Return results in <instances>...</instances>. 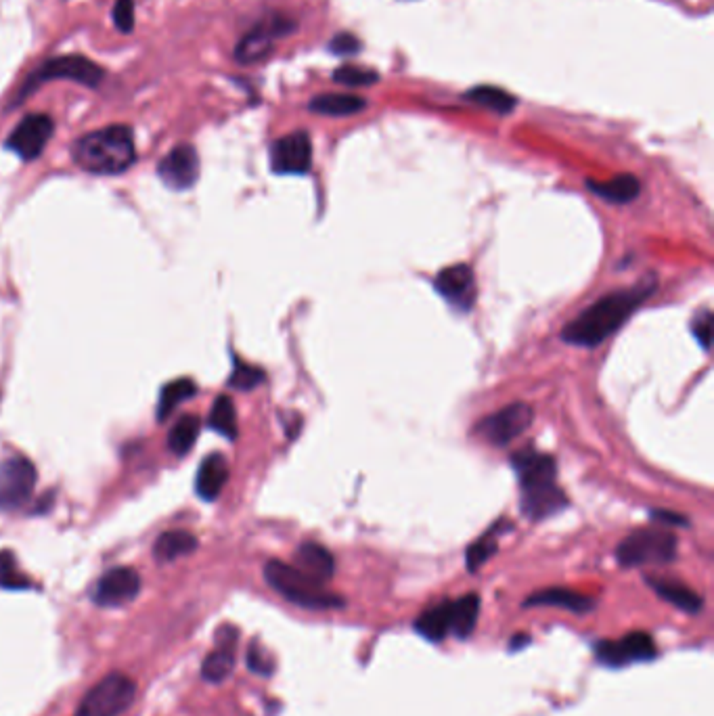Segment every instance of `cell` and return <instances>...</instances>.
Here are the masks:
<instances>
[{"label":"cell","mask_w":714,"mask_h":716,"mask_svg":"<svg viewBox=\"0 0 714 716\" xmlns=\"http://www.w3.org/2000/svg\"><path fill=\"white\" fill-rule=\"evenodd\" d=\"M248 666H250L252 673L264 675V677L273 675V670H275V668H273V666H275L273 658H271L269 654H266V650H260V647H258L256 643H252L250 652H248Z\"/></svg>","instance_id":"cell-36"},{"label":"cell","mask_w":714,"mask_h":716,"mask_svg":"<svg viewBox=\"0 0 714 716\" xmlns=\"http://www.w3.org/2000/svg\"><path fill=\"white\" fill-rule=\"evenodd\" d=\"M507 530H511V524L505 522V520H501V522L493 524V528H490L486 534H482L478 541H474V543L470 545V549H467V553H465L467 570H470V572H478V570L488 562V559L497 553V549H499V545H497L499 534H501V532H507Z\"/></svg>","instance_id":"cell-27"},{"label":"cell","mask_w":714,"mask_h":716,"mask_svg":"<svg viewBox=\"0 0 714 716\" xmlns=\"http://www.w3.org/2000/svg\"><path fill=\"white\" fill-rule=\"evenodd\" d=\"M679 541L666 528H639L616 547V559L622 568L664 566L677 559Z\"/></svg>","instance_id":"cell-5"},{"label":"cell","mask_w":714,"mask_h":716,"mask_svg":"<svg viewBox=\"0 0 714 716\" xmlns=\"http://www.w3.org/2000/svg\"><path fill=\"white\" fill-rule=\"evenodd\" d=\"M415 631L432 643H438L451 635V601H442L438 606L423 612L415 620Z\"/></svg>","instance_id":"cell-23"},{"label":"cell","mask_w":714,"mask_h":716,"mask_svg":"<svg viewBox=\"0 0 714 716\" xmlns=\"http://www.w3.org/2000/svg\"><path fill=\"white\" fill-rule=\"evenodd\" d=\"M0 587L5 589H30V580L19 572L15 555L11 551H0Z\"/></svg>","instance_id":"cell-32"},{"label":"cell","mask_w":714,"mask_h":716,"mask_svg":"<svg viewBox=\"0 0 714 716\" xmlns=\"http://www.w3.org/2000/svg\"><path fill=\"white\" fill-rule=\"evenodd\" d=\"M595 658L610 668H622L633 662H647L658 656L656 641L650 633H629L618 641L595 643Z\"/></svg>","instance_id":"cell-11"},{"label":"cell","mask_w":714,"mask_h":716,"mask_svg":"<svg viewBox=\"0 0 714 716\" xmlns=\"http://www.w3.org/2000/svg\"><path fill=\"white\" fill-rule=\"evenodd\" d=\"M562 608L568 610L572 614H580L585 616L589 612L595 610V599L583 593H576L572 589H564V587H551V589H543L532 593L530 597L524 599V608Z\"/></svg>","instance_id":"cell-17"},{"label":"cell","mask_w":714,"mask_h":716,"mask_svg":"<svg viewBox=\"0 0 714 716\" xmlns=\"http://www.w3.org/2000/svg\"><path fill=\"white\" fill-rule=\"evenodd\" d=\"M312 166V143L304 130L285 134L271 147V168L275 174H306Z\"/></svg>","instance_id":"cell-13"},{"label":"cell","mask_w":714,"mask_h":716,"mask_svg":"<svg viewBox=\"0 0 714 716\" xmlns=\"http://www.w3.org/2000/svg\"><path fill=\"white\" fill-rule=\"evenodd\" d=\"M195 392H197V386L189 377L174 379V382L166 384L160 394V402H158V419L164 421L178 405H181V402L193 398Z\"/></svg>","instance_id":"cell-30"},{"label":"cell","mask_w":714,"mask_h":716,"mask_svg":"<svg viewBox=\"0 0 714 716\" xmlns=\"http://www.w3.org/2000/svg\"><path fill=\"white\" fill-rule=\"evenodd\" d=\"M114 24L120 32L130 34L135 28V0H116L114 5Z\"/></svg>","instance_id":"cell-35"},{"label":"cell","mask_w":714,"mask_h":716,"mask_svg":"<svg viewBox=\"0 0 714 716\" xmlns=\"http://www.w3.org/2000/svg\"><path fill=\"white\" fill-rule=\"evenodd\" d=\"M480 616V597L476 593L463 595L451 601V635L457 639H467L478 624Z\"/></svg>","instance_id":"cell-24"},{"label":"cell","mask_w":714,"mask_h":716,"mask_svg":"<svg viewBox=\"0 0 714 716\" xmlns=\"http://www.w3.org/2000/svg\"><path fill=\"white\" fill-rule=\"evenodd\" d=\"M654 292L656 279L650 277L635 287L608 294L564 327L562 342L580 348H595L604 344Z\"/></svg>","instance_id":"cell-1"},{"label":"cell","mask_w":714,"mask_h":716,"mask_svg":"<svg viewBox=\"0 0 714 716\" xmlns=\"http://www.w3.org/2000/svg\"><path fill=\"white\" fill-rule=\"evenodd\" d=\"M264 578L273 591H277L289 603H296L306 610H338L344 608V597L331 593L325 585L312 580L296 566H289L279 559H271L264 566Z\"/></svg>","instance_id":"cell-4"},{"label":"cell","mask_w":714,"mask_h":716,"mask_svg":"<svg viewBox=\"0 0 714 716\" xmlns=\"http://www.w3.org/2000/svg\"><path fill=\"white\" fill-rule=\"evenodd\" d=\"M691 333H694L696 342L708 350L710 348V340H712V312L710 310H702L700 315L691 323Z\"/></svg>","instance_id":"cell-38"},{"label":"cell","mask_w":714,"mask_h":716,"mask_svg":"<svg viewBox=\"0 0 714 716\" xmlns=\"http://www.w3.org/2000/svg\"><path fill=\"white\" fill-rule=\"evenodd\" d=\"M587 189L593 195L608 201V204L624 206L639 197L641 183L635 174H618L610 178V181H593V178H589Z\"/></svg>","instance_id":"cell-21"},{"label":"cell","mask_w":714,"mask_h":716,"mask_svg":"<svg viewBox=\"0 0 714 716\" xmlns=\"http://www.w3.org/2000/svg\"><path fill=\"white\" fill-rule=\"evenodd\" d=\"M294 30H296V21L287 19L285 15L266 17L239 40L237 49H235V57L243 65L258 63L271 55L273 44L277 38L292 34Z\"/></svg>","instance_id":"cell-9"},{"label":"cell","mask_w":714,"mask_h":716,"mask_svg":"<svg viewBox=\"0 0 714 716\" xmlns=\"http://www.w3.org/2000/svg\"><path fill=\"white\" fill-rule=\"evenodd\" d=\"M53 120L47 114H30L21 120L9 134L7 149L17 153L21 160H36L53 137Z\"/></svg>","instance_id":"cell-12"},{"label":"cell","mask_w":714,"mask_h":716,"mask_svg":"<svg viewBox=\"0 0 714 716\" xmlns=\"http://www.w3.org/2000/svg\"><path fill=\"white\" fill-rule=\"evenodd\" d=\"M333 80L344 86H373L379 80V74L359 65H342L333 72Z\"/></svg>","instance_id":"cell-34"},{"label":"cell","mask_w":714,"mask_h":716,"mask_svg":"<svg viewBox=\"0 0 714 716\" xmlns=\"http://www.w3.org/2000/svg\"><path fill=\"white\" fill-rule=\"evenodd\" d=\"M294 566L304 572L306 576H310L312 580H317L321 585H327L329 580L336 574V559H333L331 551L319 543L306 541L296 549L294 555Z\"/></svg>","instance_id":"cell-18"},{"label":"cell","mask_w":714,"mask_h":716,"mask_svg":"<svg viewBox=\"0 0 714 716\" xmlns=\"http://www.w3.org/2000/svg\"><path fill=\"white\" fill-rule=\"evenodd\" d=\"M197 549V539L191 532L185 530H170L164 532L158 543L153 547V555L158 562L168 564V562H176L178 557L191 555Z\"/></svg>","instance_id":"cell-26"},{"label":"cell","mask_w":714,"mask_h":716,"mask_svg":"<svg viewBox=\"0 0 714 716\" xmlns=\"http://www.w3.org/2000/svg\"><path fill=\"white\" fill-rule=\"evenodd\" d=\"M227 480H229L227 459L222 455H210L197 469L195 492L199 495V499L214 501L218 499L222 488H225Z\"/></svg>","instance_id":"cell-22"},{"label":"cell","mask_w":714,"mask_h":716,"mask_svg":"<svg viewBox=\"0 0 714 716\" xmlns=\"http://www.w3.org/2000/svg\"><path fill=\"white\" fill-rule=\"evenodd\" d=\"M645 583L654 589V593L671 603L677 610L696 616L702 612L704 608V599L702 595H698L696 591H691L687 585L679 583V580L673 578H664V576H645Z\"/></svg>","instance_id":"cell-19"},{"label":"cell","mask_w":714,"mask_h":716,"mask_svg":"<svg viewBox=\"0 0 714 716\" xmlns=\"http://www.w3.org/2000/svg\"><path fill=\"white\" fill-rule=\"evenodd\" d=\"M465 99L480 105V107L495 111V114H501V116H507L513 109H516V97L509 95L507 91H503V88H497V86H476V88H472V91L465 93Z\"/></svg>","instance_id":"cell-28"},{"label":"cell","mask_w":714,"mask_h":716,"mask_svg":"<svg viewBox=\"0 0 714 716\" xmlns=\"http://www.w3.org/2000/svg\"><path fill=\"white\" fill-rule=\"evenodd\" d=\"M329 51H331L333 55H340V57H344V55H356V53L361 51V40L356 38L354 34H350V32H340V34H336V36L331 38Z\"/></svg>","instance_id":"cell-37"},{"label":"cell","mask_w":714,"mask_h":716,"mask_svg":"<svg viewBox=\"0 0 714 716\" xmlns=\"http://www.w3.org/2000/svg\"><path fill=\"white\" fill-rule=\"evenodd\" d=\"M367 107V101L356 95H317L308 103V109L315 111L319 116H331V118H344L354 116Z\"/></svg>","instance_id":"cell-25"},{"label":"cell","mask_w":714,"mask_h":716,"mask_svg":"<svg viewBox=\"0 0 714 716\" xmlns=\"http://www.w3.org/2000/svg\"><path fill=\"white\" fill-rule=\"evenodd\" d=\"M162 183L174 191L191 189L199 178V155L191 145L174 147L158 166Z\"/></svg>","instance_id":"cell-16"},{"label":"cell","mask_w":714,"mask_h":716,"mask_svg":"<svg viewBox=\"0 0 714 716\" xmlns=\"http://www.w3.org/2000/svg\"><path fill=\"white\" fill-rule=\"evenodd\" d=\"M74 162L91 174H120L137 160V147L128 126H107L84 134L74 145Z\"/></svg>","instance_id":"cell-3"},{"label":"cell","mask_w":714,"mask_h":716,"mask_svg":"<svg viewBox=\"0 0 714 716\" xmlns=\"http://www.w3.org/2000/svg\"><path fill=\"white\" fill-rule=\"evenodd\" d=\"M199 432H202V419L195 417V415L183 417L181 421H178V423L174 425L170 436H168L170 451H172L174 455H178V457L187 455V453L193 449V446H195Z\"/></svg>","instance_id":"cell-29"},{"label":"cell","mask_w":714,"mask_h":716,"mask_svg":"<svg viewBox=\"0 0 714 716\" xmlns=\"http://www.w3.org/2000/svg\"><path fill=\"white\" fill-rule=\"evenodd\" d=\"M650 518H652L654 522H658L660 526H683V528L689 526L687 518H683L681 513H675V511H671V509H654V511L650 513Z\"/></svg>","instance_id":"cell-39"},{"label":"cell","mask_w":714,"mask_h":716,"mask_svg":"<svg viewBox=\"0 0 714 716\" xmlns=\"http://www.w3.org/2000/svg\"><path fill=\"white\" fill-rule=\"evenodd\" d=\"M511 467L520 478V507L524 518L541 522L568 507L566 492L557 484V465L551 455L528 446L511 455Z\"/></svg>","instance_id":"cell-2"},{"label":"cell","mask_w":714,"mask_h":716,"mask_svg":"<svg viewBox=\"0 0 714 716\" xmlns=\"http://www.w3.org/2000/svg\"><path fill=\"white\" fill-rule=\"evenodd\" d=\"M137 696V683L126 675L111 673L82 698L74 716H120Z\"/></svg>","instance_id":"cell-7"},{"label":"cell","mask_w":714,"mask_h":716,"mask_svg":"<svg viewBox=\"0 0 714 716\" xmlns=\"http://www.w3.org/2000/svg\"><path fill=\"white\" fill-rule=\"evenodd\" d=\"M534 421V409L526 402H511L501 411L478 421L476 432L493 446H507L520 438Z\"/></svg>","instance_id":"cell-8"},{"label":"cell","mask_w":714,"mask_h":716,"mask_svg":"<svg viewBox=\"0 0 714 716\" xmlns=\"http://www.w3.org/2000/svg\"><path fill=\"white\" fill-rule=\"evenodd\" d=\"M436 292L457 310H470L476 302V277L467 264L446 266L434 279Z\"/></svg>","instance_id":"cell-15"},{"label":"cell","mask_w":714,"mask_h":716,"mask_svg":"<svg viewBox=\"0 0 714 716\" xmlns=\"http://www.w3.org/2000/svg\"><path fill=\"white\" fill-rule=\"evenodd\" d=\"M235 643H237L235 629H222L218 633V647L202 664V677L208 683H222L233 673Z\"/></svg>","instance_id":"cell-20"},{"label":"cell","mask_w":714,"mask_h":716,"mask_svg":"<svg viewBox=\"0 0 714 716\" xmlns=\"http://www.w3.org/2000/svg\"><path fill=\"white\" fill-rule=\"evenodd\" d=\"M264 371L252 365H245L241 361H235V369L229 377V386L241 392H250L254 388H258L264 382Z\"/></svg>","instance_id":"cell-33"},{"label":"cell","mask_w":714,"mask_h":716,"mask_svg":"<svg viewBox=\"0 0 714 716\" xmlns=\"http://www.w3.org/2000/svg\"><path fill=\"white\" fill-rule=\"evenodd\" d=\"M36 486V467L24 459L13 457L0 461V511H13L26 505Z\"/></svg>","instance_id":"cell-10"},{"label":"cell","mask_w":714,"mask_h":716,"mask_svg":"<svg viewBox=\"0 0 714 716\" xmlns=\"http://www.w3.org/2000/svg\"><path fill=\"white\" fill-rule=\"evenodd\" d=\"M103 76H105V72L101 70V67L95 61L86 59L82 55L53 57L49 61H44L34 74L28 76V80H26L24 88H21L17 101H24L30 93H34L36 88L42 86L44 82L72 80V82H78V84L88 86V88H97L101 84Z\"/></svg>","instance_id":"cell-6"},{"label":"cell","mask_w":714,"mask_h":716,"mask_svg":"<svg viewBox=\"0 0 714 716\" xmlns=\"http://www.w3.org/2000/svg\"><path fill=\"white\" fill-rule=\"evenodd\" d=\"M208 421H210V428L220 436H225L229 440L237 438V413L231 396L222 394L214 400Z\"/></svg>","instance_id":"cell-31"},{"label":"cell","mask_w":714,"mask_h":716,"mask_svg":"<svg viewBox=\"0 0 714 716\" xmlns=\"http://www.w3.org/2000/svg\"><path fill=\"white\" fill-rule=\"evenodd\" d=\"M141 593V576L132 568H111L95 585L93 601L101 608H120Z\"/></svg>","instance_id":"cell-14"}]
</instances>
